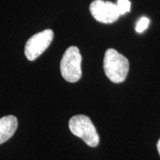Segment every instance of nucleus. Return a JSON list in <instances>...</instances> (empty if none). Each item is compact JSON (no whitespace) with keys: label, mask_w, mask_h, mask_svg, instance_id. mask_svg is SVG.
I'll return each mask as SVG.
<instances>
[{"label":"nucleus","mask_w":160,"mask_h":160,"mask_svg":"<svg viewBox=\"0 0 160 160\" xmlns=\"http://www.w3.org/2000/svg\"><path fill=\"white\" fill-rule=\"evenodd\" d=\"M103 67L105 75L112 82L121 83L128 73L129 62L115 49L109 48L105 53Z\"/></svg>","instance_id":"f257e3e1"},{"label":"nucleus","mask_w":160,"mask_h":160,"mask_svg":"<svg viewBox=\"0 0 160 160\" xmlns=\"http://www.w3.org/2000/svg\"><path fill=\"white\" fill-rule=\"evenodd\" d=\"M68 125L71 133L82 139L90 147L94 148L99 145V137L88 117L82 114L73 116Z\"/></svg>","instance_id":"f03ea898"},{"label":"nucleus","mask_w":160,"mask_h":160,"mask_svg":"<svg viewBox=\"0 0 160 160\" xmlns=\"http://www.w3.org/2000/svg\"><path fill=\"white\" fill-rule=\"evenodd\" d=\"M82 56L76 46L66 50L60 62V71L66 81L73 83L79 81L82 77Z\"/></svg>","instance_id":"7ed1b4c3"},{"label":"nucleus","mask_w":160,"mask_h":160,"mask_svg":"<svg viewBox=\"0 0 160 160\" xmlns=\"http://www.w3.org/2000/svg\"><path fill=\"white\" fill-rule=\"evenodd\" d=\"M53 39V32L47 29L34 34L28 40L25 46V55L29 61H34L43 53Z\"/></svg>","instance_id":"20e7f679"},{"label":"nucleus","mask_w":160,"mask_h":160,"mask_svg":"<svg viewBox=\"0 0 160 160\" xmlns=\"http://www.w3.org/2000/svg\"><path fill=\"white\" fill-rule=\"evenodd\" d=\"M92 16L99 22L110 24L119 19L120 13L117 4L103 0H95L90 5Z\"/></svg>","instance_id":"39448f33"},{"label":"nucleus","mask_w":160,"mask_h":160,"mask_svg":"<svg viewBox=\"0 0 160 160\" xmlns=\"http://www.w3.org/2000/svg\"><path fill=\"white\" fill-rule=\"evenodd\" d=\"M17 126L18 120L14 116H5L0 119V145L13 137Z\"/></svg>","instance_id":"423d86ee"},{"label":"nucleus","mask_w":160,"mask_h":160,"mask_svg":"<svg viewBox=\"0 0 160 160\" xmlns=\"http://www.w3.org/2000/svg\"><path fill=\"white\" fill-rule=\"evenodd\" d=\"M117 6L120 15L125 14L131 11V2L129 0H117Z\"/></svg>","instance_id":"0eeeda50"},{"label":"nucleus","mask_w":160,"mask_h":160,"mask_svg":"<svg viewBox=\"0 0 160 160\" xmlns=\"http://www.w3.org/2000/svg\"><path fill=\"white\" fill-rule=\"evenodd\" d=\"M150 20L147 17H142L137 24V26H136V31L137 33H142V32L148 28L149 25Z\"/></svg>","instance_id":"6e6552de"},{"label":"nucleus","mask_w":160,"mask_h":160,"mask_svg":"<svg viewBox=\"0 0 160 160\" xmlns=\"http://www.w3.org/2000/svg\"><path fill=\"white\" fill-rule=\"evenodd\" d=\"M157 150H158V152H159V156H160V139L157 142Z\"/></svg>","instance_id":"1a4fd4ad"}]
</instances>
